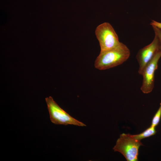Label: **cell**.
Returning <instances> with one entry per match:
<instances>
[{
  "instance_id": "52a82bcc",
  "label": "cell",
  "mask_w": 161,
  "mask_h": 161,
  "mask_svg": "<svg viewBox=\"0 0 161 161\" xmlns=\"http://www.w3.org/2000/svg\"><path fill=\"white\" fill-rule=\"evenodd\" d=\"M156 132L155 127L150 126L142 133L132 135V136L135 139L140 140L143 139L154 135Z\"/></svg>"
},
{
  "instance_id": "277c9868",
  "label": "cell",
  "mask_w": 161,
  "mask_h": 161,
  "mask_svg": "<svg viewBox=\"0 0 161 161\" xmlns=\"http://www.w3.org/2000/svg\"><path fill=\"white\" fill-rule=\"evenodd\" d=\"M95 34L99 43L100 52L112 49L121 42L114 30L108 22H105L98 25L95 29Z\"/></svg>"
},
{
  "instance_id": "7a4b0ae2",
  "label": "cell",
  "mask_w": 161,
  "mask_h": 161,
  "mask_svg": "<svg viewBox=\"0 0 161 161\" xmlns=\"http://www.w3.org/2000/svg\"><path fill=\"white\" fill-rule=\"evenodd\" d=\"M143 145L140 140L134 138L132 135L123 133L120 135L113 149L122 154L127 161H137L139 149Z\"/></svg>"
},
{
  "instance_id": "3957f363",
  "label": "cell",
  "mask_w": 161,
  "mask_h": 161,
  "mask_svg": "<svg viewBox=\"0 0 161 161\" xmlns=\"http://www.w3.org/2000/svg\"><path fill=\"white\" fill-rule=\"evenodd\" d=\"M51 122L55 124L72 125L80 126H86L83 123L71 116L62 109L51 96L45 99Z\"/></svg>"
},
{
  "instance_id": "6da1fadb",
  "label": "cell",
  "mask_w": 161,
  "mask_h": 161,
  "mask_svg": "<svg viewBox=\"0 0 161 161\" xmlns=\"http://www.w3.org/2000/svg\"><path fill=\"white\" fill-rule=\"evenodd\" d=\"M130 54L127 47L120 42L112 49L100 52L95 61V67L100 70H104L117 66L127 61Z\"/></svg>"
},
{
  "instance_id": "8992f818",
  "label": "cell",
  "mask_w": 161,
  "mask_h": 161,
  "mask_svg": "<svg viewBox=\"0 0 161 161\" xmlns=\"http://www.w3.org/2000/svg\"><path fill=\"white\" fill-rule=\"evenodd\" d=\"M158 39L155 35L152 42L149 44L140 49L136 56L139 64V74L142 75L146 65L151 61L156 53L160 51Z\"/></svg>"
},
{
  "instance_id": "9c48e42d",
  "label": "cell",
  "mask_w": 161,
  "mask_h": 161,
  "mask_svg": "<svg viewBox=\"0 0 161 161\" xmlns=\"http://www.w3.org/2000/svg\"><path fill=\"white\" fill-rule=\"evenodd\" d=\"M155 35L157 37L160 44V49L161 51V30L157 27L152 26Z\"/></svg>"
},
{
  "instance_id": "ba28073f",
  "label": "cell",
  "mask_w": 161,
  "mask_h": 161,
  "mask_svg": "<svg viewBox=\"0 0 161 161\" xmlns=\"http://www.w3.org/2000/svg\"><path fill=\"white\" fill-rule=\"evenodd\" d=\"M161 117V103L160 104V107L153 117L151 126H156L159 124Z\"/></svg>"
},
{
  "instance_id": "30bf717a",
  "label": "cell",
  "mask_w": 161,
  "mask_h": 161,
  "mask_svg": "<svg viewBox=\"0 0 161 161\" xmlns=\"http://www.w3.org/2000/svg\"><path fill=\"white\" fill-rule=\"evenodd\" d=\"M150 24L152 26H154L157 27L161 30V22L152 20L150 23Z\"/></svg>"
},
{
  "instance_id": "5b68a950",
  "label": "cell",
  "mask_w": 161,
  "mask_h": 161,
  "mask_svg": "<svg viewBox=\"0 0 161 161\" xmlns=\"http://www.w3.org/2000/svg\"><path fill=\"white\" fill-rule=\"evenodd\" d=\"M161 57V51L157 52L144 68L141 75L143 81L140 89L144 94H148L153 90L154 86V74L158 68V63Z\"/></svg>"
}]
</instances>
